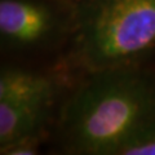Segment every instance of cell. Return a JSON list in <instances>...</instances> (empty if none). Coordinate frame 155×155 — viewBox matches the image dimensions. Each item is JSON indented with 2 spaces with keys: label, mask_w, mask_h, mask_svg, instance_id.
<instances>
[{
  "label": "cell",
  "mask_w": 155,
  "mask_h": 155,
  "mask_svg": "<svg viewBox=\"0 0 155 155\" xmlns=\"http://www.w3.org/2000/svg\"><path fill=\"white\" fill-rule=\"evenodd\" d=\"M62 113V132L74 153L118 155L155 122V81L118 67L93 72Z\"/></svg>",
  "instance_id": "6da1fadb"
},
{
  "label": "cell",
  "mask_w": 155,
  "mask_h": 155,
  "mask_svg": "<svg viewBox=\"0 0 155 155\" xmlns=\"http://www.w3.org/2000/svg\"><path fill=\"white\" fill-rule=\"evenodd\" d=\"M155 45V0H84L74 49L91 72L127 67Z\"/></svg>",
  "instance_id": "7a4b0ae2"
},
{
  "label": "cell",
  "mask_w": 155,
  "mask_h": 155,
  "mask_svg": "<svg viewBox=\"0 0 155 155\" xmlns=\"http://www.w3.org/2000/svg\"><path fill=\"white\" fill-rule=\"evenodd\" d=\"M54 18L44 4L31 0L0 2V32L13 44H32L51 32Z\"/></svg>",
  "instance_id": "3957f363"
},
{
  "label": "cell",
  "mask_w": 155,
  "mask_h": 155,
  "mask_svg": "<svg viewBox=\"0 0 155 155\" xmlns=\"http://www.w3.org/2000/svg\"><path fill=\"white\" fill-rule=\"evenodd\" d=\"M54 85L45 75L23 70H4L0 75V102L49 106Z\"/></svg>",
  "instance_id": "277c9868"
},
{
  "label": "cell",
  "mask_w": 155,
  "mask_h": 155,
  "mask_svg": "<svg viewBox=\"0 0 155 155\" xmlns=\"http://www.w3.org/2000/svg\"><path fill=\"white\" fill-rule=\"evenodd\" d=\"M49 106L0 102V149L38 133Z\"/></svg>",
  "instance_id": "5b68a950"
},
{
  "label": "cell",
  "mask_w": 155,
  "mask_h": 155,
  "mask_svg": "<svg viewBox=\"0 0 155 155\" xmlns=\"http://www.w3.org/2000/svg\"><path fill=\"white\" fill-rule=\"evenodd\" d=\"M118 155H155V122L125 143Z\"/></svg>",
  "instance_id": "8992f818"
},
{
  "label": "cell",
  "mask_w": 155,
  "mask_h": 155,
  "mask_svg": "<svg viewBox=\"0 0 155 155\" xmlns=\"http://www.w3.org/2000/svg\"><path fill=\"white\" fill-rule=\"evenodd\" d=\"M39 134H30L26 137H22L14 141L12 143L7 145V146L2 147V154H7V155H31V154H36L38 153V147H39Z\"/></svg>",
  "instance_id": "52a82bcc"
}]
</instances>
